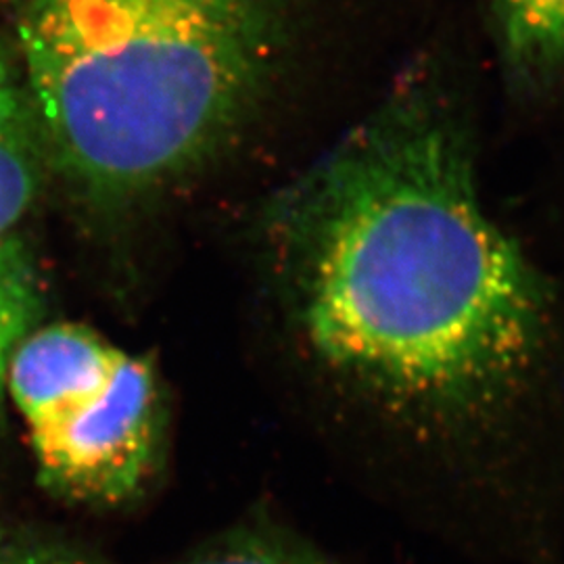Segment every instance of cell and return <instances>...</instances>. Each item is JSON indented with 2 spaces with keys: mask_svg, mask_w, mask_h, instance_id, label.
<instances>
[{
  "mask_svg": "<svg viewBox=\"0 0 564 564\" xmlns=\"http://www.w3.org/2000/svg\"><path fill=\"white\" fill-rule=\"evenodd\" d=\"M460 116L405 82L284 212L295 316L343 398L433 444L496 437L550 370L547 284L487 214Z\"/></svg>",
  "mask_w": 564,
  "mask_h": 564,
  "instance_id": "cell-1",
  "label": "cell"
},
{
  "mask_svg": "<svg viewBox=\"0 0 564 564\" xmlns=\"http://www.w3.org/2000/svg\"><path fill=\"white\" fill-rule=\"evenodd\" d=\"M276 0H28L21 78L42 139L109 195L205 160L260 95Z\"/></svg>",
  "mask_w": 564,
  "mask_h": 564,
  "instance_id": "cell-2",
  "label": "cell"
},
{
  "mask_svg": "<svg viewBox=\"0 0 564 564\" xmlns=\"http://www.w3.org/2000/svg\"><path fill=\"white\" fill-rule=\"evenodd\" d=\"M7 398L41 484L63 500L121 506L153 479L165 433L158 375L95 330L32 328L9 362Z\"/></svg>",
  "mask_w": 564,
  "mask_h": 564,
  "instance_id": "cell-3",
  "label": "cell"
},
{
  "mask_svg": "<svg viewBox=\"0 0 564 564\" xmlns=\"http://www.w3.org/2000/svg\"><path fill=\"white\" fill-rule=\"evenodd\" d=\"M41 141L21 72L0 48V242L11 241L32 205Z\"/></svg>",
  "mask_w": 564,
  "mask_h": 564,
  "instance_id": "cell-4",
  "label": "cell"
},
{
  "mask_svg": "<svg viewBox=\"0 0 564 564\" xmlns=\"http://www.w3.org/2000/svg\"><path fill=\"white\" fill-rule=\"evenodd\" d=\"M510 78L540 90L564 74V0H494Z\"/></svg>",
  "mask_w": 564,
  "mask_h": 564,
  "instance_id": "cell-5",
  "label": "cell"
},
{
  "mask_svg": "<svg viewBox=\"0 0 564 564\" xmlns=\"http://www.w3.org/2000/svg\"><path fill=\"white\" fill-rule=\"evenodd\" d=\"M39 295L30 268L13 241L0 242V410L15 347L34 328Z\"/></svg>",
  "mask_w": 564,
  "mask_h": 564,
  "instance_id": "cell-6",
  "label": "cell"
},
{
  "mask_svg": "<svg viewBox=\"0 0 564 564\" xmlns=\"http://www.w3.org/2000/svg\"><path fill=\"white\" fill-rule=\"evenodd\" d=\"M178 564H335L321 552L270 529H239L199 547Z\"/></svg>",
  "mask_w": 564,
  "mask_h": 564,
  "instance_id": "cell-7",
  "label": "cell"
},
{
  "mask_svg": "<svg viewBox=\"0 0 564 564\" xmlns=\"http://www.w3.org/2000/svg\"><path fill=\"white\" fill-rule=\"evenodd\" d=\"M0 564H109L93 552L34 535H0Z\"/></svg>",
  "mask_w": 564,
  "mask_h": 564,
  "instance_id": "cell-8",
  "label": "cell"
}]
</instances>
